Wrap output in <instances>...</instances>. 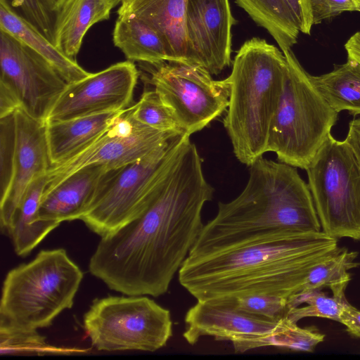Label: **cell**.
Listing matches in <instances>:
<instances>
[{
	"label": "cell",
	"instance_id": "cell-3",
	"mask_svg": "<svg viewBox=\"0 0 360 360\" xmlns=\"http://www.w3.org/2000/svg\"><path fill=\"white\" fill-rule=\"evenodd\" d=\"M233 200L218 203L189 256L222 252L292 233L319 232L321 226L308 184L296 167L262 157Z\"/></svg>",
	"mask_w": 360,
	"mask_h": 360
},
{
	"label": "cell",
	"instance_id": "cell-4",
	"mask_svg": "<svg viewBox=\"0 0 360 360\" xmlns=\"http://www.w3.org/2000/svg\"><path fill=\"white\" fill-rule=\"evenodd\" d=\"M287 72L282 51L253 37L238 51L230 75V96L224 126L234 154L250 166L267 152L271 122Z\"/></svg>",
	"mask_w": 360,
	"mask_h": 360
},
{
	"label": "cell",
	"instance_id": "cell-7",
	"mask_svg": "<svg viewBox=\"0 0 360 360\" xmlns=\"http://www.w3.org/2000/svg\"><path fill=\"white\" fill-rule=\"evenodd\" d=\"M176 136L139 160L109 170L80 220L103 237L139 217L162 185Z\"/></svg>",
	"mask_w": 360,
	"mask_h": 360
},
{
	"label": "cell",
	"instance_id": "cell-17",
	"mask_svg": "<svg viewBox=\"0 0 360 360\" xmlns=\"http://www.w3.org/2000/svg\"><path fill=\"white\" fill-rule=\"evenodd\" d=\"M188 0H123L118 17H136L154 28L167 48L169 62L191 64L186 32Z\"/></svg>",
	"mask_w": 360,
	"mask_h": 360
},
{
	"label": "cell",
	"instance_id": "cell-41",
	"mask_svg": "<svg viewBox=\"0 0 360 360\" xmlns=\"http://www.w3.org/2000/svg\"><path fill=\"white\" fill-rule=\"evenodd\" d=\"M123 0H108L112 8H115L117 4H121Z\"/></svg>",
	"mask_w": 360,
	"mask_h": 360
},
{
	"label": "cell",
	"instance_id": "cell-2",
	"mask_svg": "<svg viewBox=\"0 0 360 360\" xmlns=\"http://www.w3.org/2000/svg\"><path fill=\"white\" fill-rule=\"evenodd\" d=\"M340 248L338 239L322 231L282 234L222 252L188 255L179 281L197 300L250 294L288 300L310 270Z\"/></svg>",
	"mask_w": 360,
	"mask_h": 360
},
{
	"label": "cell",
	"instance_id": "cell-28",
	"mask_svg": "<svg viewBox=\"0 0 360 360\" xmlns=\"http://www.w3.org/2000/svg\"><path fill=\"white\" fill-rule=\"evenodd\" d=\"M85 352L84 349L63 348L49 345L36 329L13 326L0 321V354H70Z\"/></svg>",
	"mask_w": 360,
	"mask_h": 360
},
{
	"label": "cell",
	"instance_id": "cell-6",
	"mask_svg": "<svg viewBox=\"0 0 360 360\" xmlns=\"http://www.w3.org/2000/svg\"><path fill=\"white\" fill-rule=\"evenodd\" d=\"M283 53L287 72L267 152H274L281 162L306 169L331 134L338 112L314 86L291 49Z\"/></svg>",
	"mask_w": 360,
	"mask_h": 360
},
{
	"label": "cell",
	"instance_id": "cell-23",
	"mask_svg": "<svg viewBox=\"0 0 360 360\" xmlns=\"http://www.w3.org/2000/svg\"><path fill=\"white\" fill-rule=\"evenodd\" d=\"M112 41L127 60L150 65L169 60L167 48L161 35L136 17L117 16Z\"/></svg>",
	"mask_w": 360,
	"mask_h": 360
},
{
	"label": "cell",
	"instance_id": "cell-43",
	"mask_svg": "<svg viewBox=\"0 0 360 360\" xmlns=\"http://www.w3.org/2000/svg\"><path fill=\"white\" fill-rule=\"evenodd\" d=\"M359 11L360 12V9H359Z\"/></svg>",
	"mask_w": 360,
	"mask_h": 360
},
{
	"label": "cell",
	"instance_id": "cell-22",
	"mask_svg": "<svg viewBox=\"0 0 360 360\" xmlns=\"http://www.w3.org/2000/svg\"><path fill=\"white\" fill-rule=\"evenodd\" d=\"M0 29L23 42L48 60L68 84L77 82L91 72L61 53L35 27L18 15L5 0H0Z\"/></svg>",
	"mask_w": 360,
	"mask_h": 360
},
{
	"label": "cell",
	"instance_id": "cell-8",
	"mask_svg": "<svg viewBox=\"0 0 360 360\" xmlns=\"http://www.w3.org/2000/svg\"><path fill=\"white\" fill-rule=\"evenodd\" d=\"M305 170L321 231L360 240V164L350 145L330 134Z\"/></svg>",
	"mask_w": 360,
	"mask_h": 360
},
{
	"label": "cell",
	"instance_id": "cell-34",
	"mask_svg": "<svg viewBox=\"0 0 360 360\" xmlns=\"http://www.w3.org/2000/svg\"><path fill=\"white\" fill-rule=\"evenodd\" d=\"M313 18V25L321 23L346 11H359L358 0H309Z\"/></svg>",
	"mask_w": 360,
	"mask_h": 360
},
{
	"label": "cell",
	"instance_id": "cell-9",
	"mask_svg": "<svg viewBox=\"0 0 360 360\" xmlns=\"http://www.w3.org/2000/svg\"><path fill=\"white\" fill-rule=\"evenodd\" d=\"M96 299L83 318L91 345L98 351L153 352L172 336L171 313L144 295Z\"/></svg>",
	"mask_w": 360,
	"mask_h": 360
},
{
	"label": "cell",
	"instance_id": "cell-19",
	"mask_svg": "<svg viewBox=\"0 0 360 360\" xmlns=\"http://www.w3.org/2000/svg\"><path fill=\"white\" fill-rule=\"evenodd\" d=\"M124 110L46 122L51 165L62 163L89 146Z\"/></svg>",
	"mask_w": 360,
	"mask_h": 360
},
{
	"label": "cell",
	"instance_id": "cell-29",
	"mask_svg": "<svg viewBox=\"0 0 360 360\" xmlns=\"http://www.w3.org/2000/svg\"><path fill=\"white\" fill-rule=\"evenodd\" d=\"M345 295H328L321 290L299 292L288 300V318L297 323L306 317H321L340 322V315L347 303Z\"/></svg>",
	"mask_w": 360,
	"mask_h": 360
},
{
	"label": "cell",
	"instance_id": "cell-38",
	"mask_svg": "<svg viewBox=\"0 0 360 360\" xmlns=\"http://www.w3.org/2000/svg\"><path fill=\"white\" fill-rule=\"evenodd\" d=\"M345 140L354 150L360 164V118L352 120Z\"/></svg>",
	"mask_w": 360,
	"mask_h": 360
},
{
	"label": "cell",
	"instance_id": "cell-27",
	"mask_svg": "<svg viewBox=\"0 0 360 360\" xmlns=\"http://www.w3.org/2000/svg\"><path fill=\"white\" fill-rule=\"evenodd\" d=\"M325 335L313 328H301L297 323L285 317L270 335L233 345L235 353L264 347H276L292 351L311 352L323 341Z\"/></svg>",
	"mask_w": 360,
	"mask_h": 360
},
{
	"label": "cell",
	"instance_id": "cell-13",
	"mask_svg": "<svg viewBox=\"0 0 360 360\" xmlns=\"http://www.w3.org/2000/svg\"><path fill=\"white\" fill-rule=\"evenodd\" d=\"M138 77L135 64L127 60L68 84L46 122L125 110L131 106Z\"/></svg>",
	"mask_w": 360,
	"mask_h": 360
},
{
	"label": "cell",
	"instance_id": "cell-40",
	"mask_svg": "<svg viewBox=\"0 0 360 360\" xmlns=\"http://www.w3.org/2000/svg\"><path fill=\"white\" fill-rule=\"evenodd\" d=\"M51 9L57 13L65 0H45Z\"/></svg>",
	"mask_w": 360,
	"mask_h": 360
},
{
	"label": "cell",
	"instance_id": "cell-16",
	"mask_svg": "<svg viewBox=\"0 0 360 360\" xmlns=\"http://www.w3.org/2000/svg\"><path fill=\"white\" fill-rule=\"evenodd\" d=\"M16 140L13 176L6 198L0 202V226L4 233L30 184L46 174L51 166L46 122L29 115L22 108L15 112Z\"/></svg>",
	"mask_w": 360,
	"mask_h": 360
},
{
	"label": "cell",
	"instance_id": "cell-26",
	"mask_svg": "<svg viewBox=\"0 0 360 360\" xmlns=\"http://www.w3.org/2000/svg\"><path fill=\"white\" fill-rule=\"evenodd\" d=\"M357 257V252L340 248L310 270L299 292L327 288L334 295H345V289L351 279L349 271L360 265Z\"/></svg>",
	"mask_w": 360,
	"mask_h": 360
},
{
	"label": "cell",
	"instance_id": "cell-39",
	"mask_svg": "<svg viewBox=\"0 0 360 360\" xmlns=\"http://www.w3.org/2000/svg\"><path fill=\"white\" fill-rule=\"evenodd\" d=\"M347 58L360 64V32L354 33L345 43Z\"/></svg>",
	"mask_w": 360,
	"mask_h": 360
},
{
	"label": "cell",
	"instance_id": "cell-14",
	"mask_svg": "<svg viewBox=\"0 0 360 360\" xmlns=\"http://www.w3.org/2000/svg\"><path fill=\"white\" fill-rule=\"evenodd\" d=\"M235 22L229 0H188L186 32L191 65L211 75L231 64V28Z\"/></svg>",
	"mask_w": 360,
	"mask_h": 360
},
{
	"label": "cell",
	"instance_id": "cell-42",
	"mask_svg": "<svg viewBox=\"0 0 360 360\" xmlns=\"http://www.w3.org/2000/svg\"><path fill=\"white\" fill-rule=\"evenodd\" d=\"M358 1H359V4H360V0H358Z\"/></svg>",
	"mask_w": 360,
	"mask_h": 360
},
{
	"label": "cell",
	"instance_id": "cell-35",
	"mask_svg": "<svg viewBox=\"0 0 360 360\" xmlns=\"http://www.w3.org/2000/svg\"><path fill=\"white\" fill-rule=\"evenodd\" d=\"M300 32L310 34L313 18L309 0H283Z\"/></svg>",
	"mask_w": 360,
	"mask_h": 360
},
{
	"label": "cell",
	"instance_id": "cell-33",
	"mask_svg": "<svg viewBox=\"0 0 360 360\" xmlns=\"http://www.w3.org/2000/svg\"><path fill=\"white\" fill-rule=\"evenodd\" d=\"M21 17L35 27L54 45L56 13L45 0H5Z\"/></svg>",
	"mask_w": 360,
	"mask_h": 360
},
{
	"label": "cell",
	"instance_id": "cell-11",
	"mask_svg": "<svg viewBox=\"0 0 360 360\" xmlns=\"http://www.w3.org/2000/svg\"><path fill=\"white\" fill-rule=\"evenodd\" d=\"M179 135L139 122L133 116L130 106L89 146L66 161L50 166L45 192L84 167L98 165L117 169L142 158Z\"/></svg>",
	"mask_w": 360,
	"mask_h": 360
},
{
	"label": "cell",
	"instance_id": "cell-15",
	"mask_svg": "<svg viewBox=\"0 0 360 360\" xmlns=\"http://www.w3.org/2000/svg\"><path fill=\"white\" fill-rule=\"evenodd\" d=\"M282 319L256 316L216 300H197L185 314L183 337L191 345L206 336L233 345L271 334Z\"/></svg>",
	"mask_w": 360,
	"mask_h": 360
},
{
	"label": "cell",
	"instance_id": "cell-30",
	"mask_svg": "<svg viewBox=\"0 0 360 360\" xmlns=\"http://www.w3.org/2000/svg\"><path fill=\"white\" fill-rule=\"evenodd\" d=\"M134 118L154 129L184 134L172 112L153 90L146 91L139 101L131 105Z\"/></svg>",
	"mask_w": 360,
	"mask_h": 360
},
{
	"label": "cell",
	"instance_id": "cell-37",
	"mask_svg": "<svg viewBox=\"0 0 360 360\" xmlns=\"http://www.w3.org/2000/svg\"><path fill=\"white\" fill-rule=\"evenodd\" d=\"M19 108L20 103L13 91L0 83V118L14 113Z\"/></svg>",
	"mask_w": 360,
	"mask_h": 360
},
{
	"label": "cell",
	"instance_id": "cell-32",
	"mask_svg": "<svg viewBox=\"0 0 360 360\" xmlns=\"http://www.w3.org/2000/svg\"><path fill=\"white\" fill-rule=\"evenodd\" d=\"M15 140L14 112L0 118V202L6 198L13 181Z\"/></svg>",
	"mask_w": 360,
	"mask_h": 360
},
{
	"label": "cell",
	"instance_id": "cell-20",
	"mask_svg": "<svg viewBox=\"0 0 360 360\" xmlns=\"http://www.w3.org/2000/svg\"><path fill=\"white\" fill-rule=\"evenodd\" d=\"M48 184L46 174L33 181L24 193L5 231L14 251L20 257L27 256L60 224L42 220L39 217L41 200Z\"/></svg>",
	"mask_w": 360,
	"mask_h": 360
},
{
	"label": "cell",
	"instance_id": "cell-21",
	"mask_svg": "<svg viewBox=\"0 0 360 360\" xmlns=\"http://www.w3.org/2000/svg\"><path fill=\"white\" fill-rule=\"evenodd\" d=\"M112 9L108 0H65L56 14L54 46L76 60L87 31L109 19Z\"/></svg>",
	"mask_w": 360,
	"mask_h": 360
},
{
	"label": "cell",
	"instance_id": "cell-12",
	"mask_svg": "<svg viewBox=\"0 0 360 360\" xmlns=\"http://www.w3.org/2000/svg\"><path fill=\"white\" fill-rule=\"evenodd\" d=\"M0 83L17 96L33 118L46 122L68 83L43 56L0 29Z\"/></svg>",
	"mask_w": 360,
	"mask_h": 360
},
{
	"label": "cell",
	"instance_id": "cell-10",
	"mask_svg": "<svg viewBox=\"0 0 360 360\" xmlns=\"http://www.w3.org/2000/svg\"><path fill=\"white\" fill-rule=\"evenodd\" d=\"M145 64L150 73L147 80L184 134L191 136L202 130L226 110L230 96L227 77L214 80L198 65L173 62Z\"/></svg>",
	"mask_w": 360,
	"mask_h": 360
},
{
	"label": "cell",
	"instance_id": "cell-1",
	"mask_svg": "<svg viewBox=\"0 0 360 360\" xmlns=\"http://www.w3.org/2000/svg\"><path fill=\"white\" fill-rule=\"evenodd\" d=\"M213 193L190 136H178L167 172L150 205L134 220L101 237L89 272L125 295L166 293L202 231V208Z\"/></svg>",
	"mask_w": 360,
	"mask_h": 360
},
{
	"label": "cell",
	"instance_id": "cell-24",
	"mask_svg": "<svg viewBox=\"0 0 360 360\" xmlns=\"http://www.w3.org/2000/svg\"><path fill=\"white\" fill-rule=\"evenodd\" d=\"M311 80L332 108L338 113L348 111L360 115V64L347 58L345 63L319 76L310 75Z\"/></svg>",
	"mask_w": 360,
	"mask_h": 360
},
{
	"label": "cell",
	"instance_id": "cell-31",
	"mask_svg": "<svg viewBox=\"0 0 360 360\" xmlns=\"http://www.w3.org/2000/svg\"><path fill=\"white\" fill-rule=\"evenodd\" d=\"M211 300L220 301L243 312L274 321L287 317L289 310L286 298L268 294H250Z\"/></svg>",
	"mask_w": 360,
	"mask_h": 360
},
{
	"label": "cell",
	"instance_id": "cell-5",
	"mask_svg": "<svg viewBox=\"0 0 360 360\" xmlns=\"http://www.w3.org/2000/svg\"><path fill=\"white\" fill-rule=\"evenodd\" d=\"M83 276L65 249L41 250L34 259L6 274L0 321L27 329L50 326L58 315L73 306Z\"/></svg>",
	"mask_w": 360,
	"mask_h": 360
},
{
	"label": "cell",
	"instance_id": "cell-36",
	"mask_svg": "<svg viewBox=\"0 0 360 360\" xmlns=\"http://www.w3.org/2000/svg\"><path fill=\"white\" fill-rule=\"evenodd\" d=\"M340 323L346 327L351 335L360 338V310L349 302L345 304L340 313Z\"/></svg>",
	"mask_w": 360,
	"mask_h": 360
},
{
	"label": "cell",
	"instance_id": "cell-18",
	"mask_svg": "<svg viewBox=\"0 0 360 360\" xmlns=\"http://www.w3.org/2000/svg\"><path fill=\"white\" fill-rule=\"evenodd\" d=\"M109 170L105 165H92L70 174L44 193L39 208V218L59 224L80 220Z\"/></svg>",
	"mask_w": 360,
	"mask_h": 360
},
{
	"label": "cell",
	"instance_id": "cell-25",
	"mask_svg": "<svg viewBox=\"0 0 360 360\" xmlns=\"http://www.w3.org/2000/svg\"><path fill=\"white\" fill-rule=\"evenodd\" d=\"M250 17L268 31L282 52L297 43L299 33L283 0H236Z\"/></svg>",
	"mask_w": 360,
	"mask_h": 360
}]
</instances>
